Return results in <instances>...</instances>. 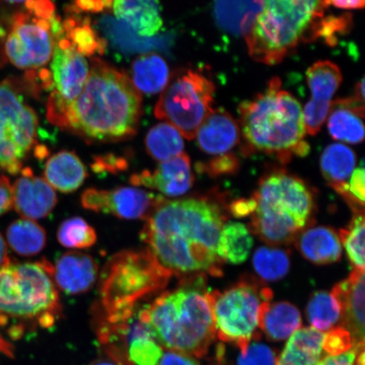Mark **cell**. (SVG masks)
Segmentation results:
<instances>
[{
    "instance_id": "obj_1",
    "label": "cell",
    "mask_w": 365,
    "mask_h": 365,
    "mask_svg": "<svg viewBox=\"0 0 365 365\" xmlns=\"http://www.w3.org/2000/svg\"><path fill=\"white\" fill-rule=\"evenodd\" d=\"M226 217L207 198H162L145 219L141 239L148 251L173 275L222 276L217 245Z\"/></svg>"
},
{
    "instance_id": "obj_2",
    "label": "cell",
    "mask_w": 365,
    "mask_h": 365,
    "mask_svg": "<svg viewBox=\"0 0 365 365\" xmlns=\"http://www.w3.org/2000/svg\"><path fill=\"white\" fill-rule=\"evenodd\" d=\"M141 103L130 77L95 58L83 89L56 126L89 141L129 139L138 128Z\"/></svg>"
},
{
    "instance_id": "obj_3",
    "label": "cell",
    "mask_w": 365,
    "mask_h": 365,
    "mask_svg": "<svg viewBox=\"0 0 365 365\" xmlns=\"http://www.w3.org/2000/svg\"><path fill=\"white\" fill-rule=\"evenodd\" d=\"M139 321L162 348L202 358L216 339L205 274L184 277L138 313Z\"/></svg>"
},
{
    "instance_id": "obj_4",
    "label": "cell",
    "mask_w": 365,
    "mask_h": 365,
    "mask_svg": "<svg viewBox=\"0 0 365 365\" xmlns=\"http://www.w3.org/2000/svg\"><path fill=\"white\" fill-rule=\"evenodd\" d=\"M239 113L240 132L249 153L262 152L282 163L309 153L302 107L294 95L282 88L277 77L263 93L242 103Z\"/></svg>"
},
{
    "instance_id": "obj_5",
    "label": "cell",
    "mask_w": 365,
    "mask_h": 365,
    "mask_svg": "<svg viewBox=\"0 0 365 365\" xmlns=\"http://www.w3.org/2000/svg\"><path fill=\"white\" fill-rule=\"evenodd\" d=\"M61 313L51 263L43 259L0 267V325L13 339L29 328L48 329Z\"/></svg>"
},
{
    "instance_id": "obj_6",
    "label": "cell",
    "mask_w": 365,
    "mask_h": 365,
    "mask_svg": "<svg viewBox=\"0 0 365 365\" xmlns=\"http://www.w3.org/2000/svg\"><path fill=\"white\" fill-rule=\"evenodd\" d=\"M327 0H262L261 9L245 36L254 61L274 66L301 43L316 41Z\"/></svg>"
},
{
    "instance_id": "obj_7",
    "label": "cell",
    "mask_w": 365,
    "mask_h": 365,
    "mask_svg": "<svg viewBox=\"0 0 365 365\" xmlns=\"http://www.w3.org/2000/svg\"><path fill=\"white\" fill-rule=\"evenodd\" d=\"M251 230L272 246L294 243L305 228L312 226L314 197L312 189L299 177L284 171L264 176L252 196Z\"/></svg>"
},
{
    "instance_id": "obj_8",
    "label": "cell",
    "mask_w": 365,
    "mask_h": 365,
    "mask_svg": "<svg viewBox=\"0 0 365 365\" xmlns=\"http://www.w3.org/2000/svg\"><path fill=\"white\" fill-rule=\"evenodd\" d=\"M173 276L148 250L116 254L101 275L104 321L114 323L131 318L136 305L165 289Z\"/></svg>"
},
{
    "instance_id": "obj_9",
    "label": "cell",
    "mask_w": 365,
    "mask_h": 365,
    "mask_svg": "<svg viewBox=\"0 0 365 365\" xmlns=\"http://www.w3.org/2000/svg\"><path fill=\"white\" fill-rule=\"evenodd\" d=\"M13 16L4 52L13 66L33 73L52 58L62 21L50 0H29Z\"/></svg>"
},
{
    "instance_id": "obj_10",
    "label": "cell",
    "mask_w": 365,
    "mask_h": 365,
    "mask_svg": "<svg viewBox=\"0 0 365 365\" xmlns=\"http://www.w3.org/2000/svg\"><path fill=\"white\" fill-rule=\"evenodd\" d=\"M208 298L218 339L235 342L241 354H245L258 335L259 310L264 302H270L272 291L262 281L244 277L223 292H208Z\"/></svg>"
},
{
    "instance_id": "obj_11",
    "label": "cell",
    "mask_w": 365,
    "mask_h": 365,
    "mask_svg": "<svg viewBox=\"0 0 365 365\" xmlns=\"http://www.w3.org/2000/svg\"><path fill=\"white\" fill-rule=\"evenodd\" d=\"M215 86L202 73L187 70L168 81L155 107V115L192 140L205 118L212 111Z\"/></svg>"
},
{
    "instance_id": "obj_12",
    "label": "cell",
    "mask_w": 365,
    "mask_h": 365,
    "mask_svg": "<svg viewBox=\"0 0 365 365\" xmlns=\"http://www.w3.org/2000/svg\"><path fill=\"white\" fill-rule=\"evenodd\" d=\"M38 120L11 81L0 82V168L18 175L34 148Z\"/></svg>"
},
{
    "instance_id": "obj_13",
    "label": "cell",
    "mask_w": 365,
    "mask_h": 365,
    "mask_svg": "<svg viewBox=\"0 0 365 365\" xmlns=\"http://www.w3.org/2000/svg\"><path fill=\"white\" fill-rule=\"evenodd\" d=\"M48 71L53 90L48 101L47 116L56 125L83 89L90 71L86 57L77 51L62 31L56 39Z\"/></svg>"
},
{
    "instance_id": "obj_14",
    "label": "cell",
    "mask_w": 365,
    "mask_h": 365,
    "mask_svg": "<svg viewBox=\"0 0 365 365\" xmlns=\"http://www.w3.org/2000/svg\"><path fill=\"white\" fill-rule=\"evenodd\" d=\"M162 198L135 187H120L112 190L93 188L82 194L81 204L89 211L110 214L127 220H145Z\"/></svg>"
},
{
    "instance_id": "obj_15",
    "label": "cell",
    "mask_w": 365,
    "mask_h": 365,
    "mask_svg": "<svg viewBox=\"0 0 365 365\" xmlns=\"http://www.w3.org/2000/svg\"><path fill=\"white\" fill-rule=\"evenodd\" d=\"M307 83L312 98L303 111L307 133L316 135L327 121L333 96L341 83V72L336 63L328 61H318L308 68Z\"/></svg>"
},
{
    "instance_id": "obj_16",
    "label": "cell",
    "mask_w": 365,
    "mask_h": 365,
    "mask_svg": "<svg viewBox=\"0 0 365 365\" xmlns=\"http://www.w3.org/2000/svg\"><path fill=\"white\" fill-rule=\"evenodd\" d=\"M21 175L13 185V207L16 212L34 221L48 217L58 202L56 191L30 168H22Z\"/></svg>"
},
{
    "instance_id": "obj_17",
    "label": "cell",
    "mask_w": 365,
    "mask_h": 365,
    "mask_svg": "<svg viewBox=\"0 0 365 365\" xmlns=\"http://www.w3.org/2000/svg\"><path fill=\"white\" fill-rule=\"evenodd\" d=\"M131 184L157 190L163 195L178 197L188 192L194 184L190 159L182 153L161 162L153 171L144 170L132 175Z\"/></svg>"
},
{
    "instance_id": "obj_18",
    "label": "cell",
    "mask_w": 365,
    "mask_h": 365,
    "mask_svg": "<svg viewBox=\"0 0 365 365\" xmlns=\"http://www.w3.org/2000/svg\"><path fill=\"white\" fill-rule=\"evenodd\" d=\"M364 270L354 269L331 291L340 305L341 327L352 336L354 346L364 344Z\"/></svg>"
},
{
    "instance_id": "obj_19",
    "label": "cell",
    "mask_w": 365,
    "mask_h": 365,
    "mask_svg": "<svg viewBox=\"0 0 365 365\" xmlns=\"http://www.w3.org/2000/svg\"><path fill=\"white\" fill-rule=\"evenodd\" d=\"M52 268L56 287L67 294L86 293L98 279V263L91 255L77 251L61 255Z\"/></svg>"
},
{
    "instance_id": "obj_20",
    "label": "cell",
    "mask_w": 365,
    "mask_h": 365,
    "mask_svg": "<svg viewBox=\"0 0 365 365\" xmlns=\"http://www.w3.org/2000/svg\"><path fill=\"white\" fill-rule=\"evenodd\" d=\"M196 143L212 156L227 154L240 140V129L234 117L225 109H212L195 134Z\"/></svg>"
},
{
    "instance_id": "obj_21",
    "label": "cell",
    "mask_w": 365,
    "mask_h": 365,
    "mask_svg": "<svg viewBox=\"0 0 365 365\" xmlns=\"http://www.w3.org/2000/svg\"><path fill=\"white\" fill-rule=\"evenodd\" d=\"M100 29L114 48L127 53H149L153 51H166L173 43L172 36L161 35L143 38L112 16H103L98 22Z\"/></svg>"
},
{
    "instance_id": "obj_22",
    "label": "cell",
    "mask_w": 365,
    "mask_h": 365,
    "mask_svg": "<svg viewBox=\"0 0 365 365\" xmlns=\"http://www.w3.org/2000/svg\"><path fill=\"white\" fill-rule=\"evenodd\" d=\"M364 105L362 100L355 98L336 100L332 102L328 114V131L333 139L341 143L359 144L364 139L363 118Z\"/></svg>"
},
{
    "instance_id": "obj_23",
    "label": "cell",
    "mask_w": 365,
    "mask_h": 365,
    "mask_svg": "<svg viewBox=\"0 0 365 365\" xmlns=\"http://www.w3.org/2000/svg\"><path fill=\"white\" fill-rule=\"evenodd\" d=\"M114 18L143 38H153L163 21L159 0H113Z\"/></svg>"
},
{
    "instance_id": "obj_24",
    "label": "cell",
    "mask_w": 365,
    "mask_h": 365,
    "mask_svg": "<svg viewBox=\"0 0 365 365\" xmlns=\"http://www.w3.org/2000/svg\"><path fill=\"white\" fill-rule=\"evenodd\" d=\"M294 242L300 254L313 264H332L341 257L339 235L331 227L309 226L300 232Z\"/></svg>"
},
{
    "instance_id": "obj_25",
    "label": "cell",
    "mask_w": 365,
    "mask_h": 365,
    "mask_svg": "<svg viewBox=\"0 0 365 365\" xmlns=\"http://www.w3.org/2000/svg\"><path fill=\"white\" fill-rule=\"evenodd\" d=\"M86 177L88 171L84 163L75 153L68 150L53 154L45 164L44 180L63 193L78 190Z\"/></svg>"
},
{
    "instance_id": "obj_26",
    "label": "cell",
    "mask_w": 365,
    "mask_h": 365,
    "mask_svg": "<svg viewBox=\"0 0 365 365\" xmlns=\"http://www.w3.org/2000/svg\"><path fill=\"white\" fill-rule=\"evenodd\" d=\"M262 0H214L213 16L222 31L235 36L248 34Z\"/></svg>"
},
{
    "instance_id": "obj_27",
    "label": "cell",
    "mask_w": 365,
    "mask_h": 365,
    "mask_svg": "<svg viewBox=\"0 0 365 365\" xmlns=\"http://www.w3.org/2000/svg\"><path fill=\"white\" fill-rule=\"evenodd\" d=\"M302 325L298 308L286 301L264 302L259 310V327L269 339L284 341L289 339Z\"/></svg>"
},
{
    "instance_id": "obj_28",
    "label": "cell",
    "mask_w": 365,
    "mask_h": 365,
    "mask_svg": "<svg viewBox=\"0 0 365 365\" xmlns=\"http://www.w3.org/2000/svg\"><path fill=\"white\" fill-rule=\"evenodd\" d=\"M324 335L314 327L296 331L276 365H317L322 357Z\"/></svg>"
},
{
    "instance_id": "obj_29",
    "label": "cell",
    "mask_w": 365,
    "mask_h": 365,
    "mask_svg": "<svg viewBox=\"0 0 365 365\" xmlns=\"http://www.w3.org/2000/svg\"><path fill=\"white\" fill-rule=\"evenodd\" d=\"M132 83L139 93L154 95L163 91L170 81V68L157 53H145L131 66Z\"/></svg>"
},
{
    "instance_id": "obj_30",
    "label": "cell",
    "mask_w": 365,
    "mask_h": 365,
    "mask_svg": "<svg viewBox=\"0 0 365 365\" xmlns=\"http://www.w3.org/2000/svg\"><path fill=\"white\" fill-rule=\"evenodd\" d=\"M319 165L328 184L340 194L354 171L356 155L344 144H331L323 150Z\"/></svg>"
},
{
    "instance_id": "obj_31",
    "label": "cell",
    "mask_w": 365,
    "mask_h": 365,
    "mask_svg": "<svg viewBox=\"0 0 365 365\" xmlns=\"http://www.w3.org/2000/svg\"><path fill=\"white\" fill-rule=\"evenodd\" d=\"M253 244L247 227L241 222H228L222 226L219 236L217 255L222 262L240 264L249 257Z\"/></svg>"
},
{
    "instance_id": "obj_32",
    "label": "cell",
    "mask_w": 365,
    "mask_h": 365,
    "mask_svg": "<svg viewBox=\"0 0 365 365\" xmlns=\"http://www.w3.org/2000/svg\"><path fill=\"white\" fill-rule=\"evenodd\" d=\"M9 245L21 257H30L42 251L47 243L44 228L30 219H19L8 227Z\"/></svg>"
},
{
    "instance_id": "obj_33",
    "label": "cell",
    "mask_w": 365,
    "mask_h": 365,
    "mask_svg": "<svg viewBox=\"0 0 365 365\" xmlns=\"http://www.w3.org/2000/svg\"><path fill=\"white\" fill-rule=\"evenodd\" d=\"M126 354L131 365H158L163 354L162 346L139 321L138 317L130 323Z\"/></svg>"
},
{
    "instance_id": "obj_34",
    "label": "cell",
    "mask_w": 365,
    "mask_h": 365,
    "mask_svg": "<svg viewBox=\"0 0 365 365\" xmlns=\"http://www.w3.org/2000/svg\"><path fill=\"white\" fill-rule=\"evenodd\" d=\"M62 34L85 57L102 54L106 48V40L100 38L86 18L68 16L62 21Z\"/></svg>"
},
{
    "instance_id": "obj_35",
    "label": "cell",
    "mask_w": 365,
    "mask_h": 365,
    "mask_svg": "<svg viewBox=\"0 0 365 365\" xmlns=\"http://www.w3.org/2000/svg\"><path fill=\"white\" fill-rule=\"evenodd\" d=\"M150 157L158 162L179 156L185 148L182 135L168 123H160L148 131L145 140Z\"/></svg>"
},
{
    "instance_id": "obj_36",
    "label": "cell",
    "mask_w": 365,
    "mask_h": 365,
    "mask_svg": "<svg viewBox=\"0 0 365 365\" xmlns=\"http://www.w3.org/2000/svg\"><path fill=\"white\" fill-rule=\"evenodd\" d=\"M307 316L314 329L330 330L341 319V308L334 296L326 291L316 292L310 298Z\"/></svg>"
},
{
    "instance_id": "obj_37",
    "label": "cell",
    "mask_w": 365,
    "mask_h": 365,
    "mask_svg": "<svg viewBox=\"0 0 365 365\" xmlns=\"http://www.w3.org/2000/svg\"><path fill=\"white\" fill-rule=\"evenodd\" d=\"M253 267L263 281L280 280L289 271V252L282 249L262 246L254 254Z\"/></svg>"
},
{
    "instance_id": "obj_38",
    "label": "cell",
    "mask_w": 365,
    "mask_h": 365,
    "mask_svg": "<svg viewBox=\"0 0 365 365\" xmlns=\"http://www.w3.org/2000/svg\"><path fill=\"white\" fill-rule=\"evenodd\" d=\"M57 238L63 247L80 250L94 245L98 237L94 228L83 218L74 217L61 223Z\"/></svg>"
},
{
    "instance_id": "obj_39",
    "label": "cell",
    "mask_w": 365,
    "mask_h": 365,
    "mask_svg": "<svg viewBox=\"0 0 365 365\" xmlns=\"http://www.w3.org/2000/svg\"><path fill=\"white\" fill-rule=\"evenodd\" d=\"M364 212L354 213L349 225L340 230L339 238L354 269L364 271Z\"/></svg>"
},
{
    "instance_id": "obj_40",
    "label": "cell",
    "mask_w": 365,
    "mask_h": 365,
    "mask_svg": "<svg viewBox=\"0 0 365 365\" xmlns=\"http://www.w3.org/2000/svg\"><path fill=\"white\" fill-rule=\"evenodd\" d=\"M349 205L354 213L364 212L365 170L364 162L361 166L354 170L349 178L348 184L339 194Z\"/></svg>"
},
{
    "instance_id": "obj_41",
    "label": "cell",
    "mask_w": 365,
    "mask_h": 365,
    "mask_svg": "<svg viewBox=\"0 0 365 365\" xmlns=\"http://www.w3.org/2000/svg\"><path fill=\"white\" fill-rule=\"evenodd\" d=\"M251 341L245 354H241L237 360V365H276L275 352L266 344L259 342V336H255Z\"/></svg>"
},
{
    "instance_id": "obj_42",
    "label": "cell",
    "mask_w": 365,
    "mask_h": 365,
    "mask_svg": "<svg viewBox=\"0 0 365 365\" xmlns=\"http://www.w3.org/2000/svg\"><path fill=\"white\" fill-rule=\"evenodd\" d=\"M354 346L350 333L342 327L333 328L324 335L323 350L328 356H335L348 352Z\"/></svg>"
},
{
    "instance_id": "obj_43",
    "label": "cell",
    "mask_w": 365,
    "mask_h": 365,
    "mask_svg": "<svg viewBox=\"0 0 365 365\" xmlns=\"http://www.w3.org/2000/svg\"><path fill=\"white\" fill-rule=\"evenodd\" d=\"M199 170L208 173L210 176L232 175L238 170L240 162L234 154L217 156L207 163L200 164Z\"/></svg>"
},
{
    "instance_id": "obj_44",
    "label": "cell",
    "mask_w": 365,
    "mask_h": 365,
    "mask_svg": "<svg viewBox=\"0 0 365 365\" xmlns=\"http://www.w3.org/2000/svg\"><path fill=\"white\" fill-rule=\"evenodd\" d=\"M364 344L355 345L348 352L319 360L317 365H364Z\"/></svg>"
},
{
    "instance_id": "obj_45",
    "label": "cell",
    "mask_w": 365,
    "mask_h": 365,
    "mask_svg": "<svg viewBox=\"0 0 365 365\" xmlns=\"http://www.w3.org/2000/svg\"><path fill=\"white\" fill-rule=\"evenodd\" d=\"M13 185L7 176L0 175V217L13 208Z\"/></svg>"
},
{
    "instance_id": "obj_46",
    "label": "cell",
    "mask_w": 365,
    "mask_h": 365,
    "mask_svg": "<svg viewBox=\"0 0 365 365\" xmlns=\"http://www.w3.org/2000/svg\"><path fill=\"white\" fill-rule=\"evenodd\" d=\"M158 365H200L194 356L168 350L163 354Z\"/></svg>"
},
{
    "instance_id": "obj_47",
    "label": "cell",
    "mask_w": 365,
    "mask_h": 365,
    "mask_svg": "<svg viewBox=\"0 0 365 365\" xmlns=\"http://www.w3.org/2000/svg\"><path fill=\"white\" fill-rule=\"evenodd\" d=\"M255 202L253 197L235 200L230 205V212L235 217L251 216L255 211Z\"/></svg>"
},
{
    "instance_id": "obj_48",
    "label": "cell",
    "mask_w": 365,
    "mask_h": 365,
    "mask_svg": "<svg viewBox=\"0 0 365 365\" xmlns=\"http://www.w3.org/2000/svg\"><path fill=\"white\" fill-rule=\"evenodd\" d=\"M329 6L344 10H360L364 6V0H327Z\"/></svg>"
},
{
    "instance_id": "obj_49",
    "label": "cell",
    "mask_w": 365,
    "mask_h": 365,
    "mask_svg": "<svg viewBox=\"0 0 365 365\" xmlns=\"http://www.w3.org/2000/svg\"><path fill=\"white\" fill-rule=\"evenodd\" d=\"M11 263L10 257H9V251L6 240L0 234V267L7 266Z\"/></svg>"
},
{
    "instance_id": "obj_50",
    "label": "cell",
    "mask_w": 365,
    "mask_h": 365,
    "mask_svg": "<svg viewBox=\"0 0 365 365\" xmlns=\"http://www.w3.org/2000/svg\"><path fill=\"white\" fill-rule=\"evenodd\" d=\"M0 353L8 356V357H14L13 346L6 339H4L0 334Z\"/></svg>"
},
{
    "instance_id": "obj_51",
    "label": "cell",
    "mask_w": 365,
    "mask_h": 365,
    "mask_svg": "<svg viewBox=\"0 0 365 365\" xmlns=\"http://www.w3.org/2000/svg\"><path fill=\"white\" fill-rule=\"evenodd\" d=\"M355 98H357L359 100H362L364 101V79L363 78L361 81H360L356 86L355 89Z\"/></svg>"
},
{
    "instance_id": "obj_52",
    "label": "cell",
    "mask_w": 365,
    "mask_h": 365,
    "mask_svg": "<svg viewBox=\"0 0 365 365\" xmlns=\"http://www.w3.org/2000/svg\"><path fill=\"white\" fill-rule=\"evenodd\" d=\"M90 365H120L117 364L115 361H113V360H109V359H100L98 360H95L93 363H91Z\"/></svg>"
},
{
    "instance_id": "obj_53",
    "label": "cell",
    "mask_w": 365,
    "mask_h": 365,
    "mask_svg": "<svg viewBox=\"0 0 365 365\" xmlns=\"http://www.w3.org/2000/svg\"><path fill=\"white\" fill-rule=\"evenodd\" d=\"M4 1L10 3V4H20V3H26V2L29 1V0H4Z\"/></svg>"
}]
</instances>
